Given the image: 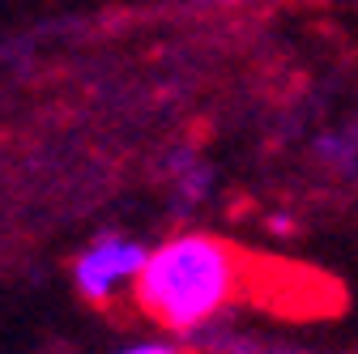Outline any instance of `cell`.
<instances>
[{
	"mask_svg": "<svg viewBox=\"0 0 358 354\" xmlns=\"http://www.w3.org/2000/svg\"><path fill=\"white\" fill-rule=\"evenodd\" d=\"M243 286V260L227 239L175 235L150 248L132 295L137 307L166 333H196L231 307Z\"/></svg>",
	"mask_w": 358,
	"mask_h": 354,
	"instance_id": "6da1fadb",
	"label": "cell"
},
{
	"mask_svg": "<svg viewBox=\"0 0 358 354\" xmlns=\"http://www.w3.org/2000/svg\"><path fill=\"white\" fill-rule=\"evenodd\" d=\"M120 354H179V346L175 341H132Z\"/></svg>",
	"mask_w": 358,
	"mask_h": 354,
	"instance_id": "3957f363",
	"label": "cell"
},
{
	"mask_svg": "<svg viewBox=\"0 0 358 354\" xmlns=\"http://www.w3.org/2000/svg\"><path fill=\"white\" fill-rule=\"evenodd\" d=\"M145 256H150V248L141 239H128V235H115V231L94 235V239H90V248L73 264V282H77L81 299L107 303L120 286L137 282Z\"/></svg>",
	"mask_w": 358,
	"mask_h": 354,
	"instance_id": "7a4b0ae2",
	"label": "cell"
}]
</instances>
